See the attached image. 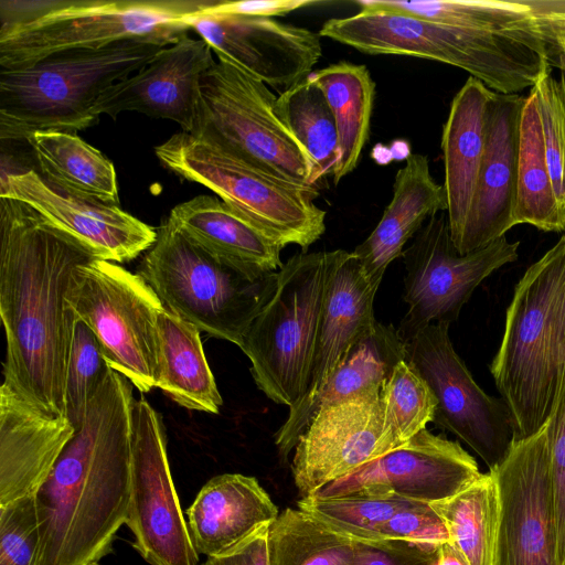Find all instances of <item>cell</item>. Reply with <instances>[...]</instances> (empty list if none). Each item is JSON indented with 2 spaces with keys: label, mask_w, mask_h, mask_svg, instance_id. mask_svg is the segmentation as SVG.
Wrapping results in <instances>:
<instances>
[{
  "label": "cell",
  "mask_w": 565,
  "mask_h": 565,
  "mask_svg": "<svg viewBox=\"0 0 565 565\" xmlns=\"http://www.w3.org/2000/svg\"><path fill=\"white\" fill-rule=\"evenodd\" d=\"M95 257L28 204L0 198V315L3 381L65 416V381L76 316L67 296L76 268Z\"/></svg>",
  "instance_id": "1"
},
{
  "label": "cell",
  "mask_w": 565,
  "mask_h": 565,
  "mask_svg": "<svg viewBox=\"0 0 565 565\" xmlns=\"http://www.w3.org/2000/svg\"><path fill=\"white\" fill-rule=\"evenodd\" d=\"M360 11L327 20L319 34L362 53L405 55L468 72L500 94L532 88L550 67L545 41L523 2L425 0L420 17L356 1Z\"/></svg>",
  "instance_id": "2"
},
{
  "label": "cell",
  "mask_w": 565,
  "mask_h": 565,
  "mask_svg": "<svg viewBox=\"0 0 565 565\" xmlns=\"http://www.w3.org/2000/svg\"><path fill=\"white\" fill-rule=\"evenodd\" d=\"M135 403L132 384L109 369L34 497L35 565H88L109 552L128 516Z\"/></svg>",
  "instance_id": "3"
},
{
  "label": "cell",
  "mask_w": 565,
  "mask_h": 565,
  "mask_svg": "<svg viewBox=\"0 0 565 565\" xmlns=\"http://www.w3.org/2000/svg\"><path fill=\"white\" fill-rule=\"evenodd\" d=\"M564 280L565 235L527 268L507 309L504 333L490 371L512 412L516 440L546 425L558 396L565 369Z\"/></svg>",
  "instance_id": "4"
},
{
  "label": "cell",
  "mask_w": 565,
  "mask_h": 565,
  "mask_svg": "<svg viewBox=\"0 0 565 565\" xmlns=\"http://www.w3.org/2000/svg\"><path fill=\"white\" fill-rule=\"evenodd\" d=\"M169 44L127 40L97 50L54 53L21 68H0L1 141H25L38 131H78L96 125L90 109L97 98Z\"/></svg>",
  "instance_id": "5"
},
{
  "label": "cell",
  "mask_w": 565,
  "mask_h": 565,
  "mask_svg": "<svg viewBox=\"0 0 565 565\" xmlns=\"http://www.w3.org/2000/svg\"><path fill=\"white\" fill-rule=\"evenodd\" d=\"M345 250L301 252L277 271L274 295L252 321L241 350L257 387L289 408L306 391L322 306Z\"/></svg>",
  "instance_id": "6"
},
{
  "label": "cell",
  "mask_w": 565,
  "mask_h": 565,
  "mask_svg": "<svg viewBox=\"0 0 565 565\" xmlns=\"http://www.w3.org/2000/svg\"><path fill=\"white\" fill-rule=\"evenodd\" d=\"M154 152L167 169L210 189L282 247L306 252L326 232V211L315 203L317 185L278 177L184 131Z\"/></svg>",
  "instance_id": "7"
},
{
  "label": "cell",
  "mask_w": 565,
  "mask_h": 565,
  "mask_svg": "<svg viewBox=\"0 0 565 565\" xmlns=\"http://www.w3.org/2000/svg\"><path fill=\"white\" fill-rule=\"evenodd\" d=\"M138 274L168 310L237 347L277 286V271L253 280L189 239L168 218Z\"/></svg>",
  "instance_id": "8"
},
{
  "label": "cell",
  "mask_w": 565,
  "mask_h": 565,
  "mask_svg": "<svg viewBox=\"0 0 565 565\" xmlns=\"http://www.w3.org/2000/svg\"><path fill=\"white\" fill-rule=\"evenodd\" d=\"M214 0H62L24 24L0 30V68L32 65L58 52L97 50L127 40L175 42L188 18Z\"/></svg>",
  "instance_id": "9"
},
{
  "label": "cell",
  "mask_w": 565,
  "mask_h": 565,
  "mask_svg": "<svg viewBox=\"0 0 565 565\" xmlns=\"http://www.w3.org/2000/svg\"><path fill=\"white\" fill-rule=\"evenodd\" d=\"M278 96L217 58L200 79L192 136L278 177L311 185V162L282 121Z\"/></svg>",
  "instance_id": "10"
},
{
  "label": "cell",
  "mask_w": 565,
  "mask_h": 565,
  "mask_svg": "<svg viewBox=\"0 0 565 565\" xmlns=\"http://www.w3.org/2000/svg\"><path fill=\"white\" fill-rule=\"evenodd\" d=\"M67 300L96 335L110 369L140 393L157 386L164 306L138 273L93 258L76 268Z\"/></svg>",
  "instance_id": "11"
},
{
  "label": "cell",
  "mask_w": 565,
  "mask_h": 565,
  "mask_svg": "<svg viewBox=\"0 0 565 565\" xmlns=\"http://www.w3.org/2000/svg\"><path fill=\"white\" fill-rule=\"evenodd\" d=\"M519 242L502 236L460 255L451 239L446 212L430 217L404 249L403 299L407 311L398 333L406 342L431 323L455 321L475 289L490 274L518 259Z\"/></svg>",
  "instance_id": "12"
},
{
  "label": "cell",
  "mask_w": 565,
  "mask_h": 565,
  "mask_svg": "<svg viewBox=\"0 0 565 565\" xmlns=\"http://www.w3.org/2000/svg\"><path fill=\"white\" fill-rule=\"evenodd\" d=\"M448 323H431L406 341V360L436 398L433 423L467 444L495 469L516 440L505 401L487 394L473 380L449 337Z\"/></svg>",
  "instance_id": "13"
},
{
  "label": "cell",
  "mask_w": 565,
  "mask_h": 565,
  "mask_svg": "<svg viewBox=\"0 0 565 565\" xmlns=\"http://www.w3.org/2000/svg\"><path fill=\"white\" fill-rule=\"evenodd\" d=\"M126 525L151 565H199L170 472L164 426L143 396L135 403Z\"/></svg>",
  "instance_id": "14"
},
{
  "label": "cell",
  "mask_w": 565,
  "mask_h": 565,
  "mask_svg": "<svg viewBox=\"0 0 565 565\" xmlns=\"http://www.w3.org/2000/svg\"><path fill=\"white\" fill-rule=\"evenodd\" d=\"M489 471L500 500L493 565H559L546 427L515 440Z\"/></svg>",
  "instance_id": "15"
},
{
  "label": "cell",
  "mask_w": 565,
  "mask_h": 565,
  "mask_svg": "<svg viewBox=\"0 0 565 565\" xmlns=\"http://www.w3.org/2000/svg\"><path fill=\"white\" fill-rule=\"evenodd\" d=\"M480 473L475 458L458 441L426 428L404 445L310 495L370 493L431 504L455 495Z\"/></svg>",
  "instance_id": "16"
},
{
  "label": "cell",
  "mask_w": 565,
  "mask_h": 565,
  "mask_svg": "<svg viewBox=\"0 0 565 565\" xmlns=\"http://www.w3.org/2000/svg\"><path fill=\"white\" fill-rule=\"evenodd\" d=\"M203 10L188 18L189 28L210 45L217 58L269 87L285 90L305 79L322 55L319 32L273 18Z\"/></svg>",
  "instance_id": "17"
},
{
  "label": "cell",
  "mask_w": 565,
  "mask_h": 565,
  "mask_svg": "<svg viewBox=\"0 0 565 565\" xmlns=\"http://www.w3.org/2000/svg\"><path fill=\"white\" fill-rule=\"evenodd\" d=\"M381 388L321 408L298 438L291 460L300 498L379 457Z\"/></svg>",
  "instance_id": "18"
},
{
  "label": "cell",
  "mask_w": 565,
  "mask_h": 565,
  "mask_svg": "<svg viewBox=\"0 0 565 565\" xmlns=\"http://www.w3.org/2000/svg\"><path fill=\"white\" fill-rule=\"evenodd\" d=\"M0 198L19 200L67 233L95 257L126 263L150 249L158 232L119 205L67 194L34 170L2 173Z\"/></svg>",
  "instance_id": "19"
},
{
  "label": "cell",
  "mask_w": 565,
  "mask_h": 565,
  "mask_svg": "<svg viewBox=\"0 0 565 565\" xmlns=\"http://www.w3.org/2000/svg\"><path fill=\"white\" fill-rule=\"evenodd\" d=\"M210 45L188 33L163 47L140 71L107 88L90 109L99 121L106 114L138 111L152 118L175 121L191 134L196 117L201 76L216 61Z\"/></svg>",
  "instance_id": "20"
},
{
  "label": "cell",
  "mask_w": 565,
  "mask_h": 565,
  "mask_svg": "<svg viewBox=\"0 0 565 565\" xmlns=\"http://www.w3.org/2000/svg\"><path fill=\"white\" fill-rule=\"evenodd\" d=\"M525 97L493 93L478 181L462 234L460 255L481 249L514 226L519 130Z\"/></svg>",
  "instance_id": "21"
},
{
  "label": "cell",
  "mask_w": 565,
  "mask_h": 565,
  "mask_svg": "<svg viewBox=\"0 0 565 565\" xmlns=\"http://www.w3.org/2000/svg\"><path fill=\"white\" fill-rule=\"evenodd\" d=\"M75 431L64 415L41 408L3 381L0 387V505L35 497Z\"/></svg>",
  "instance_id": "22"
},
{
  "label": "cell",
  "mask_w": 565,
  "mask_h": 565,
  "mask_svg": "<svg viewBox=\"0 0 565 565\" xmlns=\"http://www.w3.org/2000/svg\"><path fill=\"white\" fill-rule=\"evenodd\" d=\"M444 185L437 183L428 158L412 153L393 182V195L372 233L353 252L367 280L380 287L387 266L434 215L447 212Z\"/></svg>",
  "instance_id": "23"
},
{
  "label": "cell",
  "mask_w": 565,
  "mask_h": 565,
  "mask_svg": "<svg viewBox=\"0 0 565 565\" xmlns=\"http://www.w3.org/2000/svg\"><path fill=\"white\" fill-rule=\"evenodd\" d=\"M168 220L189 239L253 280L282 267V246L218 196L201 194L175 205Z\"/></svg>",
  "instance_id": "24"
},
{
  "label": "cell",
  "mask_w": 565,
  "mask_h": 565,
  "mask_svg": "<svg viewBox=\"0 0 565 565\" xmlns=\"http://www.w3.org/2000/svg\"><path fill=\"white\" fill-rule=\"evenodd\" d=\"M406 359V342L392 324L375 322L347 352L319 393L305 406L289 409L275 434L282 462L288 460L298 438L323 407L374 388H381L395 366Z\"/></svg>",
  "instance_id": "25"
},
{
  "label": "cell",
  "mask_w": 565,
  "mask_h": 565,
  "mask_svg": "<svg viewBox=\"0 0 565 565\" xmlns=\"http://www.w3.org/2000/svg\"><path fill=\"white\" fill-rule=\"evenodd\" d=\"M377 289L363 274L353 252L345 250L327 288L306 391L289 409L309 403L349 349L374 326Z\"/></svg>",
  "instance_id": "26"
},
{
  "label": "cell",
  "mask_w": 565,
  "mask_h": 565,
  "mask_svg": "<svg viewBox=\"0 0 565 565\" xmlns=\"http://www.w3.org/2000/svg\"><path fill=\"white\" fill-rule=\"evenodd\" d=\"M493 90L470 76L452 98L443 126L441 151L447 217L456 245L462 234L482 163Z\"/></svg>",
  "instance_id": "27"
},
{
  "label": "cell",
  "mask_w": 565,
  "mask_h": 565,
  "mask_svg": "<svg viewBox=\"0 0 565 565\" xmlns=\"http://www.w3.org/2000/svg\"><path fill=\"white\" fill-rule=\"evenodd\" d=\"M186 515L195 551L212 556L273 523L279 511L256 478L224 473L201 488Z\"/></svg>",
  "instance_id": "28"
},
{
  "label": "cell",
  "mask_w": 565,
  "mask_h": 565,
  "mask_svg": "<svg viewBox=\"0 0 565 565\" xmlns=\"http://www.w3.org/2000/svg\"><path fill=\"white\" fill-rule=\"evenodd\" d=\"M201 331L166 307L159 317L157 386L182 407L218 414L223 404L203 350Z\"/></svg>",
  "instance_id": "29"
},
{
  "label": "cell",
  "mask_w": 565,
  "mask_h": 565,
  "mask_svg": "<svg viewBox=\"0 0 565 565\" xmlns=\"http://www.w3.org/2000/svg\"><path fill=\"white\" fill-rule=\"evenodd\" d=\"M25 141L50 185L85 200L119 205L113 162L76 131H38Z\"/></svg>",
  "instance_id": "30"
},
{
  "label": "cell",
  "mask_w": 565,
  "mask_h": 565,
  "mask_svg": "<svg viewBox=\"0 0 565 565\" xmlns=\"http://www.w3.org/2000/svg\"><path fill=\"white\" fill-rule=\"evenodd\" d=\"M308 77L324 94L335 121L340 160L332 175L337 185L356 168L369 138L375 83L365 65L347 61L313 71Z\"/></svg>",
  "instance_id": "31"
},
{
  "label": "cell",
  "mask_w": 565,
  "mask_h": 565,
  "mask_svg": "<svg viewBox=\"0 0 565 565\" xmlns=\"http://www.w3.org/2000/svg\"><path fill=\"white\" fill-rule=\"evenodd\" d=\"M514 226L529 224L544 232L565 230V212L556 199L545 158L535 94L525 97L519 130Z\"/></svg>",
  "instance_id": "32"
},
{
  "label": "cell",
  "mask_w": 565,
  "mask_h": 565,
  "mask_svg": "<svg viewBox=\"0 0 565 565\" xmlns=\"http://www.w3.org/2000/svg\"><path fill=\"white\" fill-rule=\"evenodd\" d=\"M430 505L444 521L450 543L469 565L494 564L500 500L491 471L481 472L455 495Z\"/></svg>",
  "instance_id": "33"
},
{
  "label": "cell",
  "mask_w": 565,
  "mask_h": 565,
  "mask_svg": "<svg viewBox=\"0 0 565 565\" xmlns=\"http://www.w3.org/2000/svg\"><path fill=\"white\" fill-rule=\"evenodd\" d=\"M280 117L311 162L310 184L334 172L340 160L332 111L322 90L307 76L278 95Z\"/></svg>",
  "instance_id": "34"
},
{
  "label": "cell",
  "mask_w": 565,
  "mask_h": 565,
  "mask_svg": "<svg viewBox=\"0 0 565 565\" xmlns=\"http://www.w3.org/2000/svg\"><path fill=\"white\" fill-rule=\"evenodd\" d=\"M356 541L297 509L279 512L268 529L269 565H353Z\"/></svg>",
  "instance_id": "35"
},
{
  "label": "cell",
  "mask_w": 565,
  "mask_h": 565,
  "mask_svg": "<svg viewBox=\"0 0 565 565\" xmlns=\"http://www.w3.org/2000/svg\"><path fill=\"white\" fill-rule=\"evenodd\" d=\"M383 426L379 457L404 445L433 422L436 398L417 371L405 359L381 387ZM377 457V458H379Z\"/></svg>",
  "instance_id": "36"
},
{
  "label": "cell",
  "mask_w": 565,
  "mask_h": 565,
  "mask_svg": "<svg viewBox=\"0 0 565 565\" xmlns=\"http://www.w3.org/2000/svg\"><path fill=\"white\" fill-rule=\"evenodd\" d=\"M414 503L393 495L351 493L331 498L303 497L297 508L340 535L366 542L380 541L383 524L397 511Z\"/></svg>",
  "instance_id": "37"
},
{
  "label": "cell",
  "mask_w": 565,
  "mask_h": 565,
  "mask_svg": "<svg viewBox=\"0 0 565 565\" xmlns=\"http://www.w3.org/2000/svg\"><path fill=\"white\" fill-rule=\"evenodd\" d=\"M94 332L76 321L65 381V417L77 430L89 401L109 371Z\"/></svg>",
  "instance_id": "38"
},
{
  "label": "cell",
  "mask_w": 565,
  "mask_h": 565,
  "mask_svg": "<svg viewBox=\"0 0 565 565\" xmlns=\"http://www.w3.org/2000/svg\"><path fill=\"white\" fill-rule=\"evenodd\" d=\"M531 90L535 94L545 158L553 189L565 212V99L559 81L547 68Z\"/></svg>",
  "instance_id": "39"
},
{
  "label": "cell",
  "mask_w": 565,
  "mask_h": 565,
  "mask_svg": "<svg viewBox=\"0 0 565 565\" xmlns=\"http://www.w3.org/2000/svg\"><path fill=\"white\" fill-rule=\"evenodd\" d=\"M39 545L35 498L0 505V565H35Z\"/></svg>",
  "instance_id": "40"
},
{
  "label": "cell",
  "mask_w": 565,
  "mask_h": 565,
  "mask_svg": "<svg viewBox=\"0 0 565 565\" xmlns=\"http://www.w3.org/2000/svg\"><path fill=\"white\" fill-rule=\"evenodd\" d=\"M545 427L558 535V563L565 565V369L556 403Z\"/></svg>",
  "instance_id": "41"
},
{
  "label": "cell",
  "mask_w": 565,
  "mask_h": 565,
  "mask_svg": "<svg viewBox=\"0 0 565 565\" xmlns=\"http://www.w3.org/2000/svg\"><path fill=\"white\" fill-rule=\"evenodd\" d=\"M402 541L427 548L450 543L448 530L428 503L416 502L397 511L380 530V541Z\"/></svg>",
  "instance_id": "42"
},
{
  "label": "cell",
  "mask_w": 565,
  "mask_h": 565,
  "mask_svg": "<svg viewBox=\"0 0 565 565\" xmlns=\"http://www.w3.org/2000/svg\"><path fill=\"white\" fill-rule=\"evenodd\" d=\"M436 550L402 541H356L353 565H433Z\"/></svg>",
  "instance_id": "43"
},
{
  "label": "cell",
  "mask_w": 565,
  "mask_h": 565,
  "mask_svg": "<svg viewBox=\"0 0 565 565\" xmlns=\"http://www.w3.org/2000/svg\"><path fill=\"white\" fill-rule=\"evenodd\" d=\"M315 3L316 1L312 0H214V2L203 11L215 14L271 18L276 15H285Z\"/></svg>",
  "instance_id": "44"
},
{
  "label": "cell",
  "mask_w": 565,
  "mask_h": 565,
  "mask_svg": "<svg viewBox=\"0 0 565 565\" xmlns=\"http://www.w3.org/2000/svg\"><path fill=\"white\" fill-rule=\"evenodd\" d=\"M270 524L263 525L230 550L207 556L206 561L200 565H269L268 529Z\"/></svg>",
  "instance_id": "45"
},
{
  "label": "cell",
  "mask_w": 565,
  "mask_h": 565,
  "mask_svg": "<svg viewBox=\"0 0 565 565\" xmlns=\"http://www.w3.org/2000/svg\"><path fill=\"white\" fill-rule=\"evenodd\" d=\"M433 565H469V563L451 543H444L437 547Z\"/></svg>",
  "instance_id": "46"
},
{
  "label": "cell",
  "mask_w": 565,
  "mask_h": 565,
  "mask_svg": "<svg viewBox=\"0 0 565 565\" xmlns=\"http://www.w3.org/2000/svg\"><path fill=\"white\" fill-rule=\"evenodd\" d=\"M393 160H406L412 153L409 145L404 140H395L390 147Z\"/></svg>",
  "instance_id": "47"
},
{
  "label": "cell",
  "mask_w": 565,
  "mask_h": 565,
  "mask_svg": "<svg viewBox=\"0 0 565 565\" xmlns=\"http://www.w3.org/2000/svg\"><path fill=\"white\" fill-rule=\"evenodd\" d=\"M553 66H556L559 70L561 78L559 84L563 90L564 99H565V53H558L553 62Z\"/></svg>",
  "instance_id": "48"
},
{
  "label": "cell",
  "mask_w": 565,
  "mask_h": 565,
  "mask_svg": "<svg viewBox=\"0 0 565 565\" xmlns=\"http://www.w3.org/2000/svg\"><path fill=\"white\" fill-rule=\"evenodd\" d=\"M380 147H381V149H379L377 146L373 148L372 156H373L374 160L379 161L380 163H384V164L387 163L388 161L393 160L390 148L382 147V146H380Z\"/></svg>",
  "instance_id": "49"
},
{
  "label": "cell",
  "mask_w": 565,
  "mask_h": 565,
  "mask_svg": "<svg viewBox=\"0 0 565 565\" xmlns=\"http://www.w3.org/2000/svg\"><path fill=\"white\" fill-rule=\"evenodd\" d=\"M561 320H562V333H563V342L565 348V280L562 296V306H561Z\"/></svg>",
  "instance_id": "50"
},
{
  "label": "cell",
  "mask_w": 565,
  "mask_h": 565,
  "mask_svg": "<svg viewBox=\"0 0 565 565\" xmlns=\"http://www.w3.org/2000/svg\"><path fill=\"white\" fill-rule=\"evenodd\" d=\"M558 53H565V50H561V51H558V52L554 55V57H553V60H552V64H551V66H553V62H554V60H555V57H556V55H557Z\"/></svg>",
  "instance_id": "51"
},
{
  "label": "cell",
  "mask_w": 565,
  "mask_h": 565,
  "mask_svg": "<svg viewBox=\"0 0 565 565\" xmlns=\"http://www.w3.org/2000/svg\"><path fill=\"white\" fill-rule=\"evenodd\" d=\"M88 565H100L99 563H90Z\"/></svg>",
  "instance_id": "52"
}]
</instances>
